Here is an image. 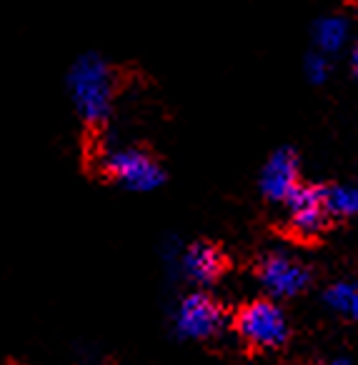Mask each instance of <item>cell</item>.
<instances>
[{
    "label": "cell",
    "mask_w": 358,
    "mask_h": 365,
    "mask_svg": "<svg viewBox=\"0 0 358 365\" xmlns=\"http://www.w3.org/2000/svg\"><path fill=\"white\" fill-rule=\"evenodd\" d=\"M66 88L76 113L86 125H103L113 113L116 101V73L96 53L81 56L71 66Z\"/></svg>",
    "instance_id": "6da1fadb"
},
{
    "label": "cell",
    "mask_w": 358,
    "mask_h": 365,
    "mask_svg": "<svg viewBox=\"0 0 358 365\" xmlns=\"http://www.w3.org/2000/svg\"><path fill=\"white\" fill-rule=\"evenodd\" d=\"M236 330L253 348H278L288 338V318L276 300H253L236 315Z\"/></svg>",
    "instance_id": "7a4b0ae2"
},
{
    "label": "cell",
    "mask_w": 358,
    "mask_h": 365,
    "mask_svg": "<svg viewBox=\"0 0 358 365\" xmlns=\"http://www.w3.org/2000/svg\"><path fill=\"white\" fill-rule=\"evenodd\" d=\"M103 170L123 188L148 193L163 182V168L141 148H113L103 158Z\"/></svg>",
    "instance_id": "3957f363"
},
{
    "label": "cell",
    "mask_w": 358,
    "mask_h": 365,
    "mask_svg": "<svg viewBox=\"0 0 358 365\" xmlns=\"http://www.w3.org/2000/svg\"><path fill=\"white\" fill-rule=\"evenodd\" d=\"M258 280L271 298L286 300L296 298L298 293L308 288L311 270H308L306 263H301L288 253H268L258 263Z\"/></svg>",
    "instance_id": "277c9868"
},
{
    "label": "cell",
    "mask_w": 358,
    "mask_h": 365,
    "mask_svg": "<svg viewBox=\"0 0 358 365\" xmlns=\"http://www.w3.org/2000/svg\"><path fill=\"white\" fill-rule=\"evenodd\" d=\"M283 205H286L288 228L298 238H316L331 220V213H328L326 205V185L301 182L296 193Z\"/></svg>",
    "instance_id": "5b68a950"
},
{
    "label": "cell",
    "mask_w": 358,
    "mask_h": 365,
    "mask_svg": "<svg viewBox=\"0 0 358 365\" xmlns=\"http://www.w3.org/2000/svg\"><path fill=\"white\" fill-rule=\"evenodd\" d=\"M223 308L206 293H191L181 300L176 310V328L183 338L206 340L223 330Z\"/></svg>",
    "instance_id": "8992f818"
},
{
    "label": "cell",
    "mask_w": 358,
    "mask_h": 365,
    "mask_svg": "<svg viewBox=\"0 0 358 365\" xmlns=\"http://www.w3.org/2000/svg\"><path fill=\"white\" fill-rule=\"evenodd\" d=\"M301 185V158L293 148L283 145L271 153L261 170V193L273 203H286Z\"/></svg>",
    "instance_id": "52a82bcc"
},
{
    "label": "cell",
    "mask_w": 358,
    "mask_h": 365,
    "mask_svg": "<svg viewBox=\"0 0 358 365\" xmlns=\"http://www.w3.org/2000/svg\"><path fill=\"white\" fill-rule=\"evenodd\" d=\"M181 268L188 280L198 285H208L223 273V255L211 243H193L183 253Z\"/></svg>",
    "instance_id": "ba28073f"
},
{
    "label": "cell",
    "mask_w": 358,
    "mask_h": 365,
    "mask_svg": "<svg viewBox=\"0 0 358 365\" xmlns=\"http://www.w3.org/2000/svg\"><path fill=\"white\" fill-rule=\"evenodd\" d=\"M348 36H351V28L341 16H326L313 26V46L323 56H333L341 51L348 43Z\"/></svg>",
    "instance_id": "9c48e42d"
},
{
    "label": "cell",
    "mask_w": 358,
    "mask_h": 365,
    "mask_svg": "<svg viewBox=\"0 0 358 365\" xmlns=\"http://www.w3.org/2000/svg\"><path fill=\"white\" fill-rule=\"evenodd\" d=\"M328 310L336 313L338 318L358 323V283L356 280H338V283L328 285L323 293Z\"/></svg>",
    "instance_id": "30bf717a"
},
{
    "label": "cell",
    "mask_w": 358,
    "mask_h": 365,
    "mask_svg": "<svg viewBox=\"0 0 358 365\" xmlns=\"http://www.w3.org/2000/svg\"><path fill=\"white\" fill-rule=\"evenodd\" d=\"M326 205L331 218H358V185H326Z\"/></svg>",
    "instance_id": "8fae6325"
},
{
    "label": "cell",
    "mask_w": 358,
    "mask_h": 365,
    "mask_svg": "<svg viewBox=\"0 0 358 365\" xmlns=\"http://www.w3.org/2000/svg\"><path fill=\"white\" fill-rule=\"evenodd\" d=\"M303 71H306V78L313 86H321V83H326L328 76H331V61H328V56H323V53L313 51L311 56L306 58V63H303Z\"/></svg>",
    "instance_id": "7c38bea8"
},
{
    "label": "cell",
    "mask_w": 358,
    "mask_h": 365,
    "mask_svg": "<svg viewBox=\"0 0 358 365\" xmlns=\"http://www.w3.org/2000/svg\"><path fill=\"white\" fill-rule=\"evenodd\" d=\"M348 66H351V76L358 81V36L353 38L351 53H348Z\"/></svg>",
    "instance_id": "4fadbf2b"
},
{
    "label": "cell",
    "mask_w": 358,
    "mask_h": 365,
    "mask_svg": "<svg viewBox=\"0 0 358 365\" xmlns=\"http://www.w3.org/2000/svg\"><path fill=\"white\" fill-rule=\"evenodd\" d=\"M323 365H351V360H346V358H331V360H326Z\"/></svg>",
    "instance_id": "5bb4252c"
}]
</instances>
